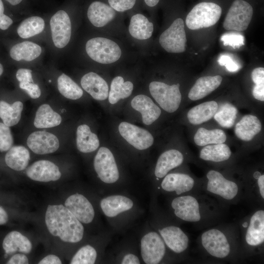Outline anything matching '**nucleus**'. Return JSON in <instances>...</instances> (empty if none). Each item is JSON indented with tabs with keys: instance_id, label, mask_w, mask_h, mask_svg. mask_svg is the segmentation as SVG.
<instances>
[{
	"instance_id": "f257e3e1",
	"label": "nucleus",
	"mask_w": 264,
	"mask_h": 264,
	"mask_svg": "<svg viewBox=\"0 0 264 264\" xmlns=\"http://www.w3.org/2000/svg\"><path fill=\"white\" fill-rule=\"evenodd\" d=\"M224 207L203 192L173 197L170 201V208L177 220L192 223L199 229L218 222Z\"/></svg>"
},
{
	"instance_id": "f03ea898",
	"label": "nucleus",
	"mask_w": 264,
	"mask_h": 264,
	"mask_svg": "<svg viewBox=\"0 0 264 264\" xmlns=\"http://www.w3.org/2000/svg\"><path fill=\"white\" fill-rule=\"evenodd\" d=\"M202 255L215 261L238 262L241 260L238 224H220L208 227L198 238Z\"/></svg>"
},
{
	"instance_id": "7ed1b4c3",
	"label": "nucleus",
	"mask_w": 264,
	"mask_h": 264,
	"mask_svg": "<svg viewBox=\"0 0 264 264\" xmlns=\"http://www.w3.org/2000/svg\"><path fill=\"white\" fill-rule=\"evenodd\" d=\"M45 222L49 232L63 242L76 243L83 239L84 228L82 223L62 204L47 206Z\"/></svg>"
},
{
	"instance_id": "20e7f679",
	"label": "nucleus",
	"mask_w": 264,
	"mask_h": 264,
	"mask_svg": "<svg viewBox=\"0 0 264 264\" xmlns=\"http://www.w3.org/2000/svg\"><path fill=\"white\" fill-rule=\"evenodd\" d=\"M241 260L262 255L264 246V210L257 207L238 224Z\"/></svg>"
},
{
	"instance_id": "39448f33",
	"label": "nucleus",
	"mask_w": 264,
	"mask_h": 264,
	"mask_svg": "<svg viewBox=\"0 0 264 264\" xmlns=\"http://www.w3.org/2000/svg\"><path fill=\"white\" fill-rule=\"evenodd\" d=\"M202 191L215 197L224 207L237 204L243 199L240 181L229 178L215 170H211L207 173L206 181L202 182Z\"/></svg>"
},
{
	"instance_id": "423d86ee",
	"label": "nucleus",
	"mask_w": 264,
	"mask_h": 264,
	"mask_svg": "<svg viewBox=\"0 0 264 264\" xmlns=\"http://www.w3.org/2000/svg\"><path fill=\"white\" fill-rule=\"evenodd\" d=\"M157 231L171 254L181 260L187 259L189 238L179 226L172 223L161 224L158 225Z\"/></svg>"
},
{
	"instance_id": "0eeeda50",
	"label": "nucleus",
	"mask_w": 264,
	"mask_h": 264,
	"mask_svg": "<svg viewBox=\"0 0 264 264\" xmlns=\"http://www.w3.org/2000/svg\"><path fill=\"white\" fill-rule=\"evenodd\" d=\"M221 12V8L215 3H199L188 14L185 21L186 25L191 30L210 27L218 22Z\"/></svg>"
},
{
	"instance_id": "6e6552de",
	"label": "nucleus",
	"mask_w": 264,
	"mask_h": 264,
	"mask_svg": "<svg viewBox=\"0 0 264 264\" xmlns=\"http://www.w3.org/2000/svg\"><path fill=\"white\" fill-rule=\"evenodd\" d=\"M202 182L198 181L185 173H171L167 174L160 183L161 190L173 197L189 193L202 192Z\"/></svg>"
},
{
	"instance_id": "1a4fd4ad",
	"label": "nucleus",
	"mask_w": 264,
	"mask_h": 264,
	"mask_svg": "<svg viewBox=\"0 0 264 264\" xmlns=\"http://www.w3.org/2000/svg\"><path fill=\"white\" fill-rule=\"evenodd\" d=\"M86 50L92 60L103 64L114 63L121 55L119 46L114 41L104 37H95L88 41Z\"/></svg>"
},
{
	"instance_id": "9d476101",
	"label": "nucleus",
	"mask_w": 264,
	"mask_h": 264,
	"mask_svg": "<svg viewBox=\"0 0 264 264\" xmlns=\"http://www.w3.org/2000/svg\"><path fill=\"white\" fill-rule=\"evenodd\" d=\"M151 95L166 111L172 113L179 108L181 101L179 84L169 85L158 81H153L149 85Z\"/></svg>"
},
{
	"instance_id": "9b49d317",
	"label": "nucleus",
	"mask_w": 264,
	"mask_h": 264,
	"mask_svg": "<svg viewBox=\"0 0 264 264\" xmlns=\"http://www.w3.org/2000/svg\"><path fill=\"white\" fill-rule=\"evenodd\" d=\"M167 251L169 252L157 231H149L142 237L140 241V253L145 264L161 263Z\"/></svg>"
},
{
	"instance_id": "f8f14e48",
	"label": "nucleus",
	"mask_w": 264,
	"mask_h": 264,
	"mask_svg": "<svg viewBox=\"0 0 264 264\" xmlns=\"http://www.w3.org/2000/svg\"><path fill=\"white\" fill-rule=\"evenodd\" d=\"M253 13L252 6L243 0H235L230 7L223 23L226 30H246Z\"/></svg>"
},
{
	"instance_id": "ddd939ff",
	"label": "nucleus",
	"mask_w": 264,
	"mask_h": 264,
	"mask_svg": "<svg viewBox=\"0 0 264 264\" xmlns=\"http://www.w3.org/2000/svg\"><path fill=\"white\" fill-rule=\"evenodd\" d=\"M93 165L98 177L104 183L113 184L118 180L119 172L114 157L107 148H100L94 157Z\"/></svg>"
},
{
	"instance_id": "4468645a",
	"label": "nucleus",
	"mask_w": 264,
	"mask_h": 264,
	"mask_svg": "<svg viewBox=\"0 0 264 264\" xmlns=\"http://www.w3.org/2000/svg\"><path fill=\"white\" fill-rule=\"evenodd\" d=\"M187 42L184 24L180 18L176 19L170 26L160 36L161 46L169 53H181L185 51Z\"/></svg>"
},
{
	"instance_id": "2eb2a0df",
	"label": "nucleus",
	"mask_w": 264,
	"mask_h": 264,
	"mask_svg": "<svg viewBox=\"0 0 264 264\" xmlns=\"http://www.w3.org/2000/svg\"><path fill=\"white\" fill-rule=\"evenodd\" d=\"M50 25L55 46L59 48L65 47L71 35V23L68 14L64 10L58 11L51 17Z\"/></svg>"
},
{
	"instance_id": "dca6fc26",
	"label": "nucleus",
	"mask_w": 264,
	"mask_h": 264,
	"mask_svg": "<svg viewBox=\"0 0 264 264\" xmlns=\"http://www.w3.org/2000/svg\"><path fill=\"white\" fill-rule=\"evenodd\" d=\"M121 135L131 145L139 150L149 148L154 143V137L147 130L126 122L118 127Z\"/></svg>"
},
{
	"instance_id": "f3484780",
	"label": "nucleus",
	"mask_w": 264,
	"mask_h": 264,
	"mask_svg": "<svg viewBox=\"0 0 264 264\" xmlns=\"http://www.w3.org/2000/svg\"><path fill=\"white\" fill-rule=\"evenodd\" d=\"M26 144L29 149L38 154H46L56 152L60 142L54 134L45 131H36L28 136Z\"/></svg>"
},
{
	"instance_id": "a211bd4d",
	"label": "nucleus",
	"mask_w": 264,
	"mask_h": 264,
	"mask_svg": "<svg viewBox=\"0 0 264 264\" xmlns=\"http://www.w3.org/2000/svg\"><path fill=\"white\" fill-rule=\"evenodd\" d=\"M65 206L82 223L91 222L95 216L93 207L83 195L76 193L68 197L65 202Z\"/></svg>"
},
{
	"instance_id": "6ab92c4d",
	"label": "nucleus",
	"mask_w": 264,
	"mask_h": 264,
	"mask_svg": "<svg viewBox=\"0 0 264 264\" xmlns=\"http://www.w3.org/2000/svg\"><path fill=\"white\" fill-rule=\"evenodd\" d=\"M26 174L33 180L44 182L56 181L61 176L59 167L47 160L35 161L27 168Z\"/></svg>"
},
{
	"instance_id": "aec40b11",
	"label": "nucleus",
	"mask_w": 264,
	"mask_h": 264,
	"mask_svg": "<svg viewBox=\"0 0 264 264\" xmlns=\"http://www.w3.org/2000/svg\"><path fill=\"white\" fill-rule=\"evenodd\" d=\"M184 160L183 154L178 150L171 149L162 153L154 169V176L157 180L163 178L170 171L180 166Z\"/></svg>"
},
{
	"instance_id": "412c9836",
	"label": "nucleus",
	"mask_w": 264,
	"mask_h": 264,
	"mask_svg": "<svg viewBox=\"0 0 264 264\" xmlns=\"http://www.w3.org/2000/svg\"><path fill=\"white\" fill-rule=\"evenodd\" d=\"M82 88L97 100L106 99L109 88L106 81L96 73L90 72L85 74L81 80Z\"/></svg>"
},
{
	"instance_id": "4be33fe9",
	"label": "nucleus",
	"mask_w": 264,
	"mask_h": 264,
	"mask_svg": "<svg viewBox=\"0 0 264 264\" xmlns=\"http://www.w3.org/2000/svg\"><path fill=\"white\" fill-rule=\"evenodd\" d=\"M131 106L142 115V122L150 125L156 120L161 114L159 108L148 96L140 94L135 96L131 101Z\"/></svg>"
},
{
	"instance_id": "5701e85b",
	"label": "nucleus",
	"mask_w": 264,
	"mask_h": 264,
	"mask_svg": "<svg viewBox=\"0 0 264 264\" xmlns=\"http://www.w3.org/2000/svg\"><path fill=\"white\" fill-rule=\"evenodd\" d=\"M100 205L104 214L109 218H114L129 211L133 206L132 200L122 195H111L103 198Z\"/></svg>"
},
{
	"instance_id": "b1692460",
	"label": "nucleus",
	"mask_w": 264,
	"mask_h": 264,
	"mask_svg": "<svg viewBox=\"0 0 264 264\" xmlns=\"http://www.w3.org/2000/svg\"><path fill=\"white\" fill-rule=\"evenodd\" d=\"M2 247L4 251V258H7L17 252L30 253L32 244L26 236L17 231H12L4 238Z\"/></svg>"
},
{
	"instance_id": "393cba45",
	"label": "nucleus",
	"mask_w": 264,
	"mask_h": 264,
	"mask_svg": "<svg viewBox=\"0 0 264 264\" xmlns=\"http://www.w3.org/2000/svg\"><path fill=\"white\" fill-rule=\"evenodd\" d=\"M87 15L89 21L94 26L102 27L113 20L116 13L110 5L95 1L89 6Z\"/></svg>"
},
{
	"instance_id": "a878e982",
	"label": "nucleus",
	"mask_w": 264,
	"mask_h": 264,
	"mask_svg": "<svg viewBox=\"0 0 264 264\" xmlns=\"http://www.w3.org/2000/svg\"><path fill=\"white\" fill-rule=\"evenodd\" d=\"M222 78L220 75L204 76L199 78L190 90L188 97L192 101L201 99L217 89Z\"/></svg>"
},
{
	"instance_id": "bb28decb",
	"label": "nucleus",
	"mask_w": 264,
	"mask_h": 264,
	"mask_svg": "<svg viewBox=\"0 0 264 264\" xmlns=\"http://www.w3.org/2000/svg\"><path fill=\"white\" fill-rule=\"evenodd\" d=\"M262 129V124L259 119L255 115H244L238 122L235 128V133L237 137L244 141L251 140L258 134Z\"/></svg>"
},
{
	"instance_id": "cd10ccee",
	"label": "nucleus",
	"mask_w": 264,
	"mask_h": 264,
	"mask_svg": "<svg viewBox=\"0 0 264 264\" xmlns=\"http://www.w3.org/2000/svg\"><path fill=\"white\" fill-rule=\"evenodd\" d=\"M30 159L29 151L22 145L12 146L7 151L4 157L6 165L16 171L24 170L28 166Z\"/></svg>"
},
{
	"instance_id": "c85d7f7f",
	"label": "nucleus",
	"mask_w": 264,
	"mask_h": 264,
	"mask_svg": "<svg viewBox=\"0 0 264 264\" xmlns=\"http://www.w3.org/2000/svg\"><path fill=\"white\" fill-rule=\"evenodd\" d=\"M218 109L216 101L205 102L191 108L187 113V118L192 124L199 125L211 119Z\"/></svg>"
},
{
	"instance_id": "c756f323",
	"label": "nucleus",
	"mask_w": 264,
	"mask_h": 264,
	"mask_svg": "<svg viewBox=\"0 0 264 264\" xmlns=\"http://www.w3.org/2000/svg\"><path fill=\"white\" fill-rule=\"evenodd\" d=\"M99 144L97 135L91 132L88 125L83 124L77 127L76 146L80 152L83 153L92 152L99 147Z\"/></svg>"
},
{
	"instance_id": "7c9ffc66",
	"label": "nucleus",
	"mask_w": 264,
	"mask_h": 264,
	"mask_svg": "<svg viewBox=\"0 0 264 264\" xmlns=\"http://www.w3.org/2000/svg\"><path fill=\"white\" fill-rule=\"evenodd\" d=\"M62 122L61 115L47 104L41 105L36 111L34 126L39 129L51 128L59 126Z\"/></svg>"
},
{
	"instance_id": "2f4dec72",
	"label": "nucleus",
	"mask_w": 264,
	"mask_h": 264,
	"mask_svg": "<svg viewBox=\"0 0 264 264\" xmlns=\"http://www.w3.org/2000/svg\"><path fill=\"white\" fill-rule=\"evenodd\" d=\"M154 25L141 14L132 16L129 26L131 35L135 39L141 40L150 38L153 34Z\"/></svg>"
},
{
	"instance_id": "473e14b6",
	"label": "nucleus",
	"mask_w": 264,
	"mask_h": 264,
	"mask_svg": "<svg viewBox=\"0 0 264 264\" xmlns=\"http://www.w3.org/2000/svg\"><path fill=\"white\" fill-rule=\"evenodd\" d=\"M42 53L38 44L29 41H24L13 45L10 50V57L14 60L31 61L38 58Z\"/></svg>"
},
{
	"instance_id": "72a5a7b5",
	"label": "nucleus",
	"mask_w": 264,
	"mask_h": 264,
	"mask_svg": "<svg viewBox=\"0 0 264 264\" xmlns=\"http://www.w3.org/2000/svg\"><path fill=\"white\" fill-rule=\"evenodd\" d=\"M231 154L230 148L221 143L205 146L201 150L199 156L204 161L219 163L228 160Z\"/></svg>"
},
{
	"instance_id": "f704fd0d",
	"label": "nucleus",
	"mask_w": 264,
	"mask_h": 264,
	"mask_svg": "<svg viewBox=\"0 0 264 264\" xmlns=\"http://www.w3.org/2000/svg\"><path fill=\"white\" fill-rule=\"evenodd\" d=\"M23 108V103L20 101L11 105L0 101V118L2 122L9 127L17 124L21 118Z\"/></svg>"
},
{
	"instance_id": "c9c22d12",
	"label": "nucleus",
	"mask_w": 264,
	"mask_h": 264,
	"mask_svg": "<svg viewBox=\"0 0 264 264\" xmlns=\"http://www.w3.org/2000/svg\"><path fill=\"white\" fill-rule=\"evenodd\" d=\"M133 84L130 81H124L121 76H116L112 80L109 93V101L114 104L120 99L128 97L133 90Z\"/></svg>"
},
{
	"instance_id": "e433bc0d",
	"label": "nucleus",
	"mask_w": 264,
	"mask_h": 264,
	"mask_svg": "<svg viewBox=\"0 0 264 264\" xmlns=\"http://www.w3.org/2000/svg\"><path fill=\"white\" fill-rule=\"evenodd\" d=\"M226 140L225 133L218 129L209 130L203 128H199L194 137L195 144L199 146L223 143Z\"/></svg>"
},
{
	"instance_id": "4c0bfd02",
	"label": "nucleus",
	"mask_w": 264,
	"mask_h": 264,
	"mask_svg": "<svg viewBox=\"0 0 264 264\" xmlns=\"http://www.w3.org/2000/svg\"><path fill=\"white\" fill-rule=\"evenodd\" d=\"M44 25V21L41 17H30L21 22L17 28V33L22 38H30L41 33Z\"/></svg>"
},
{
	"instance_id": "58836bf2",
	"label": "nucleus",
	"mask_w": 264,
	"mask_h": 264,
	"mask_svg": "<svg viewBox=\"0 0 264 264\" xmlns=\"http://www.w3.org/2000/svg\"><path fill=\"white\" fill-rule=\"evenodd\" d=\"M57 87L60 93L69 99H78L83 94V90L78 84L65 73L58 78Z\"/></svg>"
},
{
	"instance_id": "ea45409f",
	"label": "nucleus",
	"mask_w": 264,
	"mask_h": 264,
	"mask_svg": "<svg viewBox=\"0 0 264 264\" xmlns=\"http://www.w3.org/2000/svg\"><path fill=\"white\" fill-rule=\"evenodd\" d=\"M237 109L232 104L226 103L222 105L214 115V119L222 127L230 128L235 121Z\"/></svg>"
},
{
	"instance_id": "a19ab883",
	"label": "nucleus",
	"mask_w": 264,
	"mask_h": 264,
	"mask_svg": "<svg viewBox=\"0 0 264 264\" xmlns=\"http://www.w3.org/2000/svg\"><path fill=\"white\" fill-rule=\"evenodd\" d=\"M97 253L92 246L88 244L80 248L71 259V264H93L96 262Z\"/></svg>"
},
{
	"instance_id": "79ce46f5",
	"label": "nucleus",
	"mask_w": 264,
	"mask_h": 264,
	"mask_svg": "<svg viewBox=\"0 0 264 264\" xmlns=\"http://www.w3.org/2000/svg\"><path fill=\"white\" fill-rule=\"evenodd\" d=\"M13 143L10 127L3 122H0V152H7L13 146Z\"/></svg>"
},
{
	"instance_id": "37998d69",
	"label": "nucleus",
	"mask_w": 264,
	"mask_h": 264,
	"mask_svg": "<svg viewBox=\"0 0 264 264\" xmlns=\"http://www.w3.org/2000/svg\"><path fill=\"white\" fill-rule=\"evenodd\" d=\"M224 45L231 46L234 48L239 47L244 44L243 37L234 33L225 34L221 37Z\"/></svg>"
},
{
	"instance_id": "c03bdc74",
	"label": "nucleus",
	"mask_w": 264,
	"mask_h": 264,
	"mask_svg": "<svg viewBox=\"0 0 264 264\" xmlns=\"http://www.w3.org/2000/svg\"><path fill=\"white\" fill-rule=\"evenodd\" d=\"M136 0H108L110 5L118 12H124L132 8Z\"/></svg>"
},
{
	"instance_id": "a18cd8bd",
	"label": "nucleus",
	"mask_w": 264,
	"mask_h": 264,
	"mask_svg": "<svg viewBox=\"0 0 264 264\" xmlns=\"http://www.w3.org/2000/svg\"><path fill=\"white\" fill-rule=\"evenodd\" d=\"M251 78L255 84L253 89L264 90V68L259 67L254 69L251 73Z\"/></svg>"
},
{
	"instance_id": "49530a36",
	"label": "nucleus",
	"mask_w": 264,
	"mask_h": 264,
	"mask_svg": "<svg viewBox=\"0 0 264 264\" xmlns=\"http://www.w3.org/2000/svg\"><path fill=\"white\" fill-rule=\"evenodd\" d=\"M20 88L24 90L29 96L33 99L38 98L41 94V90L39 86L33 82L20 83Z\"/></svg>"
},
{
	"instance_id": "de8ad7c7",
	"label": "nucleus",
	"mask_w": 264,
	"mask_h": 264,
	"mask_svg": "<svg viewBox=\"0 0 264 264\" xmlns=\"http://www.w3.org/2000/svg\"><path fill=\"white\" fill-rule=\"evenodd\" d=\"M218 63L220 66H224L227 70L230 72H236L239 69V65L229 56L222 55L218 60Z\"/></svg>"
},
{
	"instance_id": "09e8293b",
	"label": "nucleus",
	"mask_w": 264,
	"mask_h": 264,
	"mask_svg": "<svg viewBox=\"0 0 264 264\" xmlns=\"http://www.w3.org/2000/svg\"><path fill=\"white\" fill-rule=\"evenodd\" d=\"M16 77L20 83L33 82L32 70L29 69H19L16 72Z\"/></svg>"
},
{
	"instance_id": "8fccbe9b",
	"label": "nucleus",
	"mask_w": 264,
	"mask_h": 264,
	"mask_svg": "<svg viewBox=\"0 0 264 264\" xmlns=\"http://www.w3.org/2000/svg\"><path fill=\"white\" fill-rule=\"evenodd\" d=\"M4 8L3 2L0 0V29L6 30L12 24L13 20L4 14Z\"/></svg>"
},
{
	"instance_id": "3c124183",
	"label": "nucleus",
	"mask_w": 264,
	"mask_h": 264,
	"mask_svg": "<svg viewBox=\"0 0 264 264\" xmlns=\"http://www.w3.org/2000/svg\"><path fill=\"white\" fill-rule=\"evenodd\" d=\"M28 263V259L23 253L13 254L6 263L7 264H27Z\"/></svg>"
},
{
	"instance_id": "603ef678",
	"label": "nucleus",
	"mask_w": 264,
	"mask_h": 264,
	"mask_svg": "<svg viewBox=\"0 0 264 264\" xmlns=\"http://www.w3.org/2000/svg\"><path fill=\"white\" fill-rule=\"evenodd\" d=\"M122 264H139V258L133 254L128 253L124 256L121 261Z\"/></svg>"
},
{
	"instance_id": "864d4df0",
	"label": "nucleus",
	"mask_w": 264,
	"mask_h": 264,
	"mask_svg": "<svg viewBox=\"0 0 264 264\" xmlns=\"http://www.w3.org/2000/svg\"><path fill=\"white\" fill-rule=\"evenodd\" d=\"M39 264H61L62 261L55 255L50 254L44 257L39 263Z\"/></svg>"
},
{
	"instance_id": "5fc2aeb1",
	"label": "nucleus",
	"mask_w": 264,
	"mask_h": 264,
	"mask_svg": "<svg viewBox=\"0 0 264 264\" xmlns=\"http://www.w3.org/2000/svg\"><path fill=\"white\" fill-rule=\"evenodd\" d=\"M8 215L5 209L0 205V225L6 224L8 221Z\"/></svg>"
},
{
	"instance_id": "6e6d98bb",
	"label": "nucleus",
	"mask_w": 264,
	"mask_h": 264,
	"mask_svg": "<svg viewBox=\"0 0 264 264\" xmlns=\"http://www.w3.org/2000/svg\"><path fill=\"white\" fill-rule=\"evenodd\" d=\"M146 4L150 6L153 7L155 6L159 2V0H144Z\"/></svg>"
},
{
	"instance_id": "4d7b16f0",
	"label": "nucleus",
	"mask_w": 264,
	"mask_h": 264,
	"mask_svg": "<svg viewBox=\"0 0 264 264\" xmlns=\"http://www.w3.org/2000/svg\"><path fill=\"white\" fill-rule=\"evenodd\" d=\"M7 1H8L9 3H10L11 5H16L18 4H19L22 0H6Z\"/></svg>"
},
{
	"instance_id": "13d9d810",
	"label": "nucleus",
	"mask_w": 264,
	"mask_h": 264,
	"mask_svg": "<svg viewBox=\"0 0 264 264\" xmlns=\"http://www.w3.org/2000/svg\"><path fill=\"white\" fill-rule=\"evenodd\" d=\"M3 72V67L2 65L0 63V76L2 74Z\"/></svg>"
}]
</instances>
